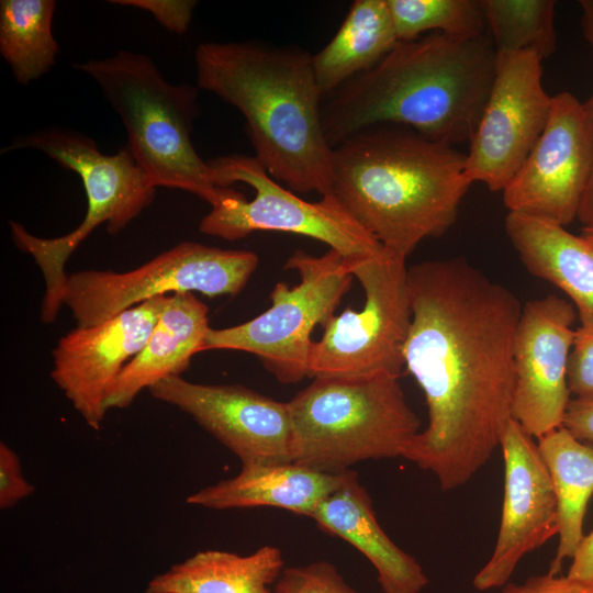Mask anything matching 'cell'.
I'll return each mask as SVG.
<instances>
[{
	"mask_svg": "<svg viewBox=\"0 0 593 593\" xmlns=\"http://www.w3.org/2000/svg\"><path fill=\"white\" fill-rule=\"evenodd\" d=\"M550 474L558 505V547L548 572L559 574L583 535V519L593 494V447L583 444L563 426L537 439Z\"/></svg>",
	"mask_w": 593,
	"mask_h": 593,
	"instance_id": "24",
	"label": "cell"
},
{
	"mask_svg": "<svg viewBox=\"0 0 593 593\" xmlns=\"http://www.w3.org/2000/svg\"><path fill=\"white\" fill-rule=\"evenodd\" d=\"M590 245L593 246V223L583 226L580 234Z\"/></svg>",
	"mask_w": 593,
	"mask_h": 593,
	"instance_id": "36",
	"label": "cell"
},
{
	"mask_svg": "<svg viewBox=\"0 0 593 593\" xmlns=\"http://www.w3.org/2000/svg\"><path fill=\"white\" fill-rule=\"evenodd\" d=\"M26 148L40 150L79 175L87 197L83 221L66 235L43 238L29 233L18 222L9 223L14 245L31 255L43 273L45 294L41 320L53 323L63 305L68 278L65 265L71 254L101 224H105L110 234L121 232L153 203L156 187L126 146L105 155L92 138L75 130L51 126L19 135L1 154Z\"/></svg>",
	"mask_w": 593,
	"mask_h": 593,
	"instance_id": "7",
	"label": "cell"
},
{
	"mask_svg": "<svg viewBox=\"0 0 593 593\" xmlns=\"http://www.w3.org/2000/svg\"><path fill=\"white\" fill-rule=\"evenodd\" d=\"M398 42L387 0L354 1L337 33L312 57L323 98L376 66Z\"/></svg>",
	"mask_w": 593,
	"mask_h": 593,
	"instance_id": "23",
	"label": "cell"
},
{
	"mask_svg": "<svg viewBox=\"0 0 593 593\" xmlns=\"http://www.w3.org/2000/svg\"><path fill=\"white\" fill-rule=\"evenodd\" d=\"M500 447L504 459V497L491 558L473 578L478 591L508 583L521 559L558 535L555 489L537 444L511 419Z\"/></svg>",
	"mask_w": 593,
	"mask_h": 593,
	"instance_id": "16",
	"label": "cell"
},
{
	"mask_svg": "<svg viewBox=\"0 0 593 593\" xmlns=\"http://www.w3.org/2000/svg\"><path fill=\"white\" fill-rule=\"evenodd\" d=\"M292 462L338 473L369 459L402 457L421 432L399 378H314L288 402Z\"/></svg>",
	"mask_w": 593,
	"mask_h": 593,
	"instance_id": "6",
	"label": "cell"
},
{
	"mask_svg": "<svg viewBox=\"0 0 593 593\" xmlns=\"http://www.w3.org/2000/svg\"><path fill=\"white\" fill-rule=\"evenodd\" d=\"M284 268L298 271L300 283L290 288L278 282L270 293V307L250 321L220 329L210 327L204 350L253 354L280 383L292 384L307 377L311 334L334 315L354 276L345 257L331 248L320 257L295 250Z\"/></svg>",
	"mask_w": 593,
	"mask_h": 593,
	"instance_id": "9",
	"label": "cell"
},
{
	"mask_svg": "<svg viewBox=\"0 0 593 593\" xmlns=\"http://www.w3.org/2000/svg\"><path fill=\"white\" fill-rule=\"evenodd\" d=\"M497 49L485 32H433L394 48L326 97L322 124L332 148L367 127L395 124L452 146L469 142L488 101Z\"/></svg>",
	"mask_w": 593,
	"mask_h": 593,
	"instance_id": "2",
	"label": "cell"
},
{
	"mask_svg": "<svg viewBox=\"0 0 593 593\" xmlns=\"http://www.w3.org/2000/svg\"><path fill=\"white\" fill-rule=\"evenodd\" d=\"M399 42L426 31L455 36L488 32L480 0H387Z\"/></svg>",
	"mask_w": 593,
	"mask_h": 593,
	"instance_id": "27",
	"label": "cell"
},
{
	"mask_svg": "<svg viewBox=\"0 0 593 593\" xmlns=\"http://www.w3.org/2000/svg\"><path fill=\"white\" fill-rule=\"evenodd\" d=\"M34 486L22 473L18 455L4 443L0 444V508L8 510L30 496Z\"/></svg>",
	"mask_w": 593,
	"mask_h": 593,
	"instance_id": "31",
	"label": "cell"
},
{
	"mask_svg": "<svg viewBox=\"0 0 593 593\" xmlns=\"http://www.w3.org/2000/svg\"><path fill=\"white\" fill-rule=\"evenodd\" d=\"M168 296H155L93 326H77L53 349L51 377L92 429H100L110 388L146 344Z\"/></svg>",
	"mask_w": 593,
	"mask_h": 593,
	"instance_id": "17",
	"label": "cell"
},
{
	"mask_svg": "<svg viewBox=\"0 0 593 593\" xmlns=\"http://www.w3.org/2000/svg\"><path fill=\"white\" fill-rule=\"evenodd\" d=\"M54 0L0 1V54L23 86L47 74L59 45L52 32Z\"/></svg>",
	"mask_w": 593,
	"mask_h": 593,
	"instance_id": "25",
	"label": "cell"
},
{
	"mask_svg": "<svg viewBox=\"0 0 593 593\" xmlns=\"http://www.w3.org/2000/svg\"><path fill=\"white\" fill-rule=\"evenodd\" d=\"M208 163L219 187L244 182L255 190V197L248 201L242 194L212 209L199 224L201 233L228 240L257 231L298 234L327 244L345 258L383 250L334 194L307 202L277 183L255 156L231 154Z\"/></svg>",
	"mask_w": 593,
	"mask_h": 593,
	"instance_id": "11",
	"label": "cell"
},
{
	"mask_svg": "<svg viewBox=\"0 0 593 593\" xmlns=\"http://www.w3.org/2000/svg\"><path fill=\"white\" fill-rule=\"evenodd\" d=\"M311 518L323 532L346 540L371 562L384 593H419L428 584L416 559L381 528L356 471L348 470L342 484L322 501Z\"/></svg>",
	"mask_w": 593,
	"mask_h": 593,
	"instance_id": "19",
	"label": "cell"
},
{
	"mask_svg": "<svg viewBox=\"0 0 593 593\" xmlns=\"http://www.w3.org/2000/svg\"><path fill=\"white\" fill-rule=\"evenodd\" d=\"M541 61L534 52L497 51L493 85L466 154L472 183L503 192L541 135L552 104Z\"/></svg>",
	"mask_w": 593,
	"mask_h": 593,
	"instance_id": "12",
	"label": "cell"
},
{
	"mask_svg": "<svg viewBox=\"0 0 593 593\" xmlns=\"http://www.w3.org/2000/svg\"><path fill=\"white\" fill-rule=\"evenodd\" d=\"M283 569L281 550L270 545L247 556L198 551L154 577L145 593H273Z\"/></svg>",
	"mask_w": 593,
	"mask_h": 593,
	"instance_id": "22",
	"label": "cell"
},
{
	"mask_svg": "<svg viewBox=\"0 0 593 593\" xmlns=\"http://www.w3.org/2000/svg\"><path fill=\"white\" fill-rule=\"evenodd\" d=\"M502 593H593V585L566 575L546 574L528 578L522 584L507 583Z\"/></svg>",
	"mask_w": 593,
	"mask_h": 593,
	"instance_id": "32",
	"label": "cell"
},
{
	"mask_svg": "<svg viewBox=\"0 0 593 593\" xmlns=\"http://www.w3.org/2000/svg\"><path fill=\"white\" fill-rule=\"evenodd\" d=\"M110 3L146 10L168 31L182 34L188 31L198 2L193 0H111Z\"/></svg>",
	"mask_w": 593,
	"mask_h": 593,
	"instance_id": "30",
	"label": "cell"
},
{
	"mask_svg": "<svg viewBox=\"0 0 593 593\" xmlns=\"http://www.w3.org/2000/svg\"><path fill=\"white\" fill-rule=\"evenodd\" d=\"M577 311L557 295L528 301L514 339L512 417L538 439L562 426L570 401L568 362Z\"/></svg>",
	"mask_w": 593,
	"mask_h": 593,
	"instance_id": "14",
	"label": "cell"
},
{
	"mask_svg": "<svg viewBox=\"0 0 593 593\" xmlns=\"http://www.w3.org/2000/svg\"><path fill=\"white\" fill-rule=\"evenodd\" d=\"M562 426L579 440L593 443V395L570 399Z\"/></svg>",
	"mask_w": 593,
	"mask_h": 593,
	"instance_id": "33",
	"label": "cell"
},
{
	"mask_svg": "<svg viewBox=\"0 0 593 593\" xmlns=\"http://www.w3.org/2000/svg\"><path fill=\"white\" fill-rule=\"evenodd\" d=\"M466 160L410 127L373 125L333 148V193L384 249L406 258L456 222L472 184Z\"/></svg>",
	"mask_w": 593,
	"mask_h": 593,
	"instance_id": "4",
	"label": "cell"
},
{
	"mask_svg": "<svg viewBox=\"0 0 593 593\" xmlns=\"http://www.w3.org/2000/svg\"><path fill=\"white\" fill-rule=\"evenodd\" d=\"M258 262V256L249 250L181 242L126 272L83 270L71 273L61 301L71 311L78 327H89L158 295L189 292L211 298L236 295Z\"/></svg>",
	"mask_w": 593,
	"mask_h": 593,
	"instance_id": "10",
	"label": "cell"
},
{
	"mask_svg": "<svg viewBox=\"0 0 593 593\" xmlns=\"http://www.w3.org/2000/svg\"><path fill=\"white\" fill-rule=\"evenodd\" d=\"M567 577L593 585V530L579 542Z\"/></svg>",
	"mask_w": 593,
	"mask_h": 593,
	"instance_id": "35",
	"label": "cell"
},
{
	"mask_svg": "<svg viewBox=\"0 0 593 593\" xmlns=\"http://www.w3.org/2000/svg\"><path fill=\"white\" fill-rule=\"evenodd\" d=\"M312 55L255 42H205L194 52L198 88L235 107L255 158L289 189L333 193L332 150Z\"/></svg>",
	"mask_w": 593,
	"mask_h": 593,
	"instance_id": "3",
	"label": "cell"
},
{
	"mask_svg": "<svg viewBox=\"0 0 593 593\" xmlns=\"http://www.w3.org/2000/svg\"><path fill=\"white\" fill-rule=\"evenodd\" d=\"M208 306L192 292L169 294L144 347L125 365L105 398V409L130 406L138 393L180 376L204 350Z\"/></svg>",
	"mask_w": 593,
	"mask_h": 593,
	"instance_id": "18",
	"label": "cell"
},
{
	"mask_svg": "<svg viewBox=\"0 0 593 593\" xmlns=\"http://www.w3.org/2000/svg\"><path fill=\"white\" fill-rule=\"evenodd\" d=\"M72 66L96 81L119 114L126 147L156 188L193 193L212 209L242 195L219 187L213 168L194 149L197 87L169 82L148 55L125 49Z\"/></svg>",
	"mask_w": 593,
	"mask_h": 593,
	"instance_id": "5",
	"label": "cell"
},
{
	"mask_svg": "<svg viewBox=\"0 0 593 593\" xmlns=\"http://www.w3.org/2000/svg\"><path fill=\"white\" fill-rule=\"evenodd\" d=\"M506 234L523 265L573 303L581 325L593 328V246L555 222L508 212Z\"/></svg>",
	"mask_w": 593,
	"mask_h": 593,
	"instance_id": "21",
	"label": "cell"
},
{
	"mask_svg": "<svg viewBox=\"0 0 593 593\" xmlns=\"http://www.w3.org/2000/svg\"><path fill=\"white\" fill-rule=\"evenodd\" d=\"M568 387L575 396L593 395V328L575 329L568 362Z\"/></svg>",
	"mask_w": 593,
	"mask_h": 593,
	"instance_id": "29",
	"label": "cell"
},
{
	"mask_svg": "<svg viewBox=\"0 0 593 593\" xmlns=\"http://www.w3.org/2000/svg\"><path fill=\"white\" fill-rule=\"evenodd\" d=\"M347 472L329 473L296 462L242 465L235 477L197 491L187 502L220 511L269 506L312 517Z\"/></svg>",
	"mask_w": 593,
	"mask_h": 593,
	"instance_id": "20",
	"label": "cell"
},
{
	"mask_svg": "<svg viewBox=\"0 0 593 593\" xmlns=\"http://www.w3.org/2000/svg\"><path fill=\"white\" fill-rule=\"evenodd\" d=\"M480 5L497 51L534 52L542 60L555 53L556 1L480 0Z\"/></svg>",
	"mask_w": 593,
	"mask_h": 593,
	"instance_id": "26",
	"label": "cell"
},
{
	"mask_svg": "<svg viewBox=\"0 0 593 593\" xmlns=\"http://www.w3.org/2000/svg\"><path fill=\"white\" fill-rule=\"evenodd\" d=\"M593 169V126L585 102L571 92L552 97L547 124L503 190L508 212L567 226L578 217Z\"/></svg>",
	"mask_w": 593,
	"mask_h": 593,
	"instance_id": "13",
	"label": "cell"
},
{
	"mask_svg": "<svg viewBox=\"0 0 593 593\" xmlns=\"http://www.w3.org/2000/svg\"><path fill=\"white\" fill-rule=\"evenodd\" d=\"M405 259L384 248L345 258L366 300L360 311L346 309L325 322L311 346L307 377H400L412 321Z\"/></svg>",
	"mask_w": 593,
	"mask_h": 593,
	"instance_id": "8",
	"label": "cell"
},
{
	"mask_svg": "<svg viewBox=\"0 0 593 593\" xmlns=\"http://www.w3.org/2000/svg\"><path fill=\"white\" fill-rule=\"evenodd\" d=\"M273 593H358L324 560L303 567L284 568L276 581Z\"/></svg>",
	"mask_w": 593,
	"mask_h": 593,
	"instance_id": "28",
	"label": "cell"
},
{
	"mask_svg": "<svg viewBox=\"0 0 593 593\" xmlns=\"http://www.w3.org/2000/svg\"><path fill=\"white\" fill-rule=\"evenodd\" d=\"M412 321L404 366L422 388L428 424L402 458L443 491L466 484L500 447L511 422L515 294L463 258L407 268Z\"/></svg>",
	"mask_w": 593,
	"mask_h": 593,
	"instance_id": "1",
	"label": "cell"
},
{
	"mask_svg": "<svg viewBox=\"0 0 593 593\" xmlns=\"http://www.w3.org/2000/svg\"><path fill=\"white\" fill-rule=\"evenodd\" d=\"M148 391L189 414L242 465L292 462L288 402L240 384L194 383L181 376L164 379Z\"/></svg>",
	"mask_w": 593,
	"mask_h": 593,
	"instance_id": "15",
	"label": "cell"
},
{
	"mask_svg": "<svg viewBox=\"0 0 593 593\" xmlns=\"http://www.w3.org/2000/svg\"><path fill=\"white\" fill-rule=\"evenodd\" d=\"M580 8H581V18H580L581 31L585 41L589 43L593 52V0H581ZM585 103L588 105V109L591 115L592 126H593V94L588 101H585ZM578 219L583 224V226H586L593 223V169H592L589 184L586 187V190L584 192V195L580 204Z\"/></svg>",
	"mask_w": 593,
	"mask_h": 593,
	"instance_id": "34",
	"label": "cell"
}]
</instances>
